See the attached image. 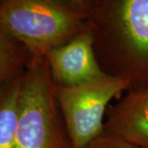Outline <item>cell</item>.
Returning <instances> with one entry per match:
<instances>
[{"label":"cell","mask_w":148,"mask_h":148,"mask_svg":"<svg viewBox=\"0 0 148 148\" xmlns=\"http://www.w3.org/2000/svg\"><path fill=\"white\" fill-rule=\"evenodd\" d=\"M95 56L105 73L148 89V0H86Z\"/></svg>","instance_id":"obj_1"},{"label":"cell","mask_w":148,"mask_h":148,"mask_svg":"<svg viewBox=\"0 0 148 148\" xmlns=\"http://www.w3.org/2000/svg\"><path fill=\"white\" fill-rule=\"evenodd\" d=\"M86 0H0V28L28 50H50L88 29Z\"/></svg>","instance_id":"obj_2"},{"label":"cell","mask_w":148,"mask_h":148,"mask_svg":"<svg viewBox=\"0 0 148 148\" xmlns=\"http://www.w3.org/2000/svg\"><path fill=\"white\" fill-rule=\"evenodd\" d=\"M45 58H32L21 77L15 148H73Z\"/></svg>","instance_id":"obj_3"},{"label":"cell","mask_w":148,"mask_h":148,"mask_svg":"<svg viewBox=\"0 0 148 148\" xmlns=\"http://www.w3.org/2000/svg\"><path fill=\"white\" fill-rule=\"evenodd\" d=\"M128 89L127 81L110 75L80 86L56 85V99L73 148H84L104 132L108 105Z\"/></svg>","instance_id":"obj_4"},{"label":"cell","mask_w":148,"mask_h":148,"mask_svg":"<svg viewBox=\"0 0 148 148\" xmlns=\"http://www.w3.org/2000/svg\"><path fill=\"white\" fill-rule=\"evenodd\" d=\"M55 84L75 86L107 76L96 58L89 28L73 40L50 50L45 56Z\"/></svg>","instance_id":"obj_5"},{"label":"cell","mask_w":148,"mask_h":148,"mask_svg":"<svg viewBox=\"0 0 148 148\" xmlns=\"http://www.w3.org/2000/svg\"><path fill=\"white\" fill-rule=\"evenodd\" d=\"M104 131L148 148V89L128 90L106 111Z\"/></svg>","instance_id":"obj_6"},{"label":"cell","mask_w":148,"mask_h":148,"mask_svg":"<svg viewBox=\"0 0 148 148\" xmlns=\"http://www.w3.org/2000/svg\"><path fill=\"white\" fill-rule=\"evenodd\" d=\"M21 77L12 81L0 91V148H15Z\"/></svg>","instance_id":"obj_7"},{"label":"cell","mask_w":148,"mask_h":148,"mask_svg":"<svg viewBox=\"0 0 148 148\" xmlns=\"http://www.w3.org/2000/svg\"><path fill=\"white\" fill-rule=\"evenodd\" d=\"M31 59L27 49L0 28V91L24 74Z\"/></svg>","instance_id":"obj_8"},{"label":"cell","mask_w":148,"mask_h":148,"mask_svg":"<svg viewBox=\"0 0 148 148\" xmlns=\"http://www.w3.org/2000/svg\"><path fill=\"white\" fill-rule=\"evenodd\" d=\"M84 148H142L124 140L123 138L104 132L93 139Z\"/></svg>","instance_id":"obj_9"}]
</instances>
